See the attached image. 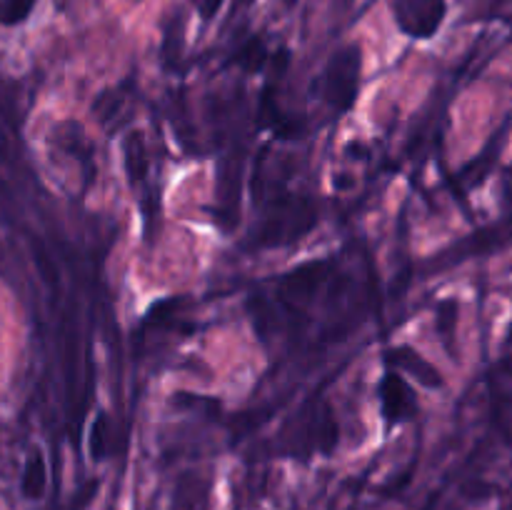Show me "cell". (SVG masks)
<instances>
[{"instance_id":"obj_4","label":"cell","mask_w":512,"mask_h":510,"mask_svg":"<svg viewBox=\"0 0 512 510\" xmlns=\"http://www.w3.org/2000/svg\"><path fill=\"white\" fill-rule=\"evenodd\" d=\"M380 393V405H383V415L390 425L408 423L410 418H415L418 413V398H415V390L410 388L408 380L400 375V370L390 368L383 375L378 385Z\"/></svg>"},{"instance_id":"obj_7","label":"cell","mask_w":512,"mask_h":510,"mask_svg":"<svg viewBox=\"0 0 512 510\" xmlns=\"http://www.w3.org/2000/svg\"><path fill=\"white\" fill-rule=\"evenodd\" d=\"M45 485H48V468H45L43 453H40V450H35V453H30L28 460H25L23 483H20V488H23L25 498L38 500V498H43Z\"/></svg>"},{"instance_id":"obj_3","label":"cell","mask_w":512,"mask_h":510,"mask_svg":"<svg viewBox=\"0 0 512 510\" xmlns=\"http://www.w3.org/2000/svg\"><path fill=\"white\" fill-rule=\"evenodd\" d=\"M395 23L405 35L418 40L433 38L448 15V0H395Z\"/></svg>"},{"instance_id":"obj_12","label":"cell","mask_w":512,"mask_h":510,"mask_svg":"<svg viewBox=\"0 0 512 510\" xmlns=\"http://www.w3.org/2000/svg\"><path fill=\"white\" fill-rule=\"evenodd\" d=\"M223 3L225 0H200V15H203L205 20H210L215 13H218Z\"/></svg>"},{"instance_id":"obj_11","label":"cell","mask_w":512,"mask_h":510,"mask_svg":"<svg viewBox=\"0 0 512 510\" xmlns=\"http://www.w3.org/2000/svg\"><path fill=\"white\" fill-rule=\"evenodd\" d=\"M90 453H93V460H103L108 453V420L103 415L95 420L90 430Z\"/></svg>"},{"instance_id":"obj_9","label":"cell","mask_w":512,"mask_h":510,"mask_svg":"<svg viewBox=\"0 0 512 510\" xmlns=\"http://www.w3.org/2000/svg\"><path fill=\"white\" fill-rule=\"evenodd\" d=\"M35 0H0V23L18 25L33 10Z\"/></svg>"},{"instance_id":"obj_10","label":"cell","mask_w":512,"mask_h":510,"mask_svg":"<svg viewBox=\"0 0 512 510\" xmlns=\"http://www.w3.org/2000/svg\"><path fill=\"white\" fill-rule=\"evenodd\" d=\"M455 325H458V303L455 300H443L438 305V333L443 335V340L453 338Z\"/></svg>"},{"instance_id":"obj_8","label":"cell","mask_w":512,"mask_h":510,"mask_svg":"<svg viewBox=\"0 0 512 510\" xmlns=\"http://www.w3.org/2000/svg\"><path fill=\"white\" fill-rule=\"evenodd\" d=\"M265 60H268V50H265V43L260 38H250L248 43L238 50V55H235V63H238L240 68L250 70V73L263 68Z\"/></svg>"},{"instance_id":"obj_6","label":"cell","mask_w":512,"mask_h":510,"mask_svg":"<svg viewBox=\"0 0 512 510\" xmlns=\"http://www.w3.org/2000/svg\"><path fill=\"white\" fill-rule=\"evenodd\" d=\"M385 360H388L390 365H395V370H405V373L415 375V378H418L423 385H428V388H440V385H443V378H440L438 368H433V365H430L423 355L415 353V350L410 348L390 350Z\"/></svg>"},{"instance_id":"obj_13","label":"cell","mask_w":512,"mask_h":510,"mask_svg":"<svg viewBox=\"0 0 512 510\" xmlns=\"http://www.w3.org/2000/svg\"><path fill=\"white\" fill-rule=\"evenodd\" d=\"M250 3H253V0H238L240 8H245V5H250Z\"/></svg>"},{"instance_id":"obj_2","label":"cell","mask_w":512,"mask_h":510,"mask_svg":"<svg viewBox=\"0 0 512 510\" xmlns=\"http://www.w3.org/2000/svg\"><path fill=\"white\" fill-rule=\"evenodd\" d=\"M315 220H318V215H315L313 203L293 195V198L270 205L268 215H265L263 225L255 235H258L260 245H285L303 238L313 228Z\"/></svg>"},{"instance_id":"obj_5","label":"cell","mask_w":512,"mask_h":510,"mask_svg":"<svg viewBox=\"0 0 512 510\" xmlns=\"http://www.w3.org/2000/svg\"><path fill=\"white\" fill-rule=\"evenodd\" d=\"M325 275H328L325 273V263L303 265V268L285 275L283 283H280V295L290 305H308L313 295L318 293L320 285H323Z\"/></svg>"},{"instance_id":"obj_1","label":"cell","mask_w":512,"mask_h":510,"mask_svg":"<svg viewBox=\"0 0 512 510\" xmlns=\"http://www.w3.org/2000/svg\"><path fill=\"white\" fill-rule=\"evenodd\" d=\"M360 73H363V53L360 45L350 43L335 50L333 58L325 65L318 80V93L325 103L338 113L353 108L360 88Z\"/></svg>"},{"instance_id":"obj_14","label":"cell","mask_w":512,"mask_h":510,"mask_svg":"<svg viewBox=\"0 0 512 510\" xmlns=\"http://www.w3.org/2000/svg\"><path fill=\"white\" fill-rule=\"evenodd\" d=\"M508 343L512 345V328H510V335H508Z\"/></svg>"}]
</instances>
